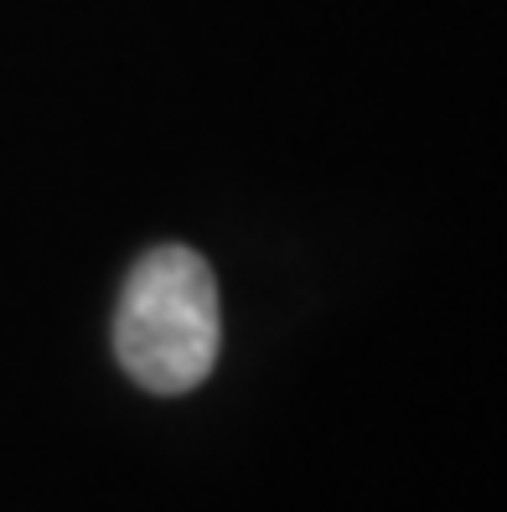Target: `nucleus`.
I'll list each match as a JSON object with an SVG mask.
<instances>
[{
	"mask_svg": "<svg viewBox=\"0 0 507 512\" xmlns=\"http://www.w3.org/2000/svg\"><path fill=\"white\" fill-rule=\"evenodd\" d=\"M218 280L202 254L151 249L125 280L114 311V357L151 394H187L218 363Z\"/></svg>",
	"mask_w": 507,
	"mask_h": 512,
	"instance_id": "nucleus-1",
	"label": "nucleus"
}]
</instances>
